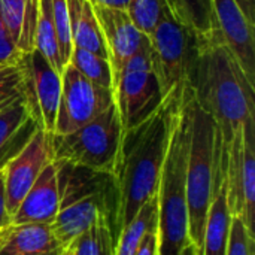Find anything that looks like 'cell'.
<instances>
[{"mask_svg": "<svg viewBox=\"0 0 255 255\" xmlns=\"http://www.w3.org/2000/svg\"><path fill=\"white\" fill-rule=\"evenodd\" d=\"M247 19L255 25V0H235Z\"/></svg>", "mask_w": 255, "mask_h": 255, "instance_id": "obj_33", "label": "cell"}, {"mask_svg": "<svg viewBox=\"0 0 255 255\" xmlns=\"http://www.w3.org/2000/svg\"><path fill=\"white\" fill-rule=\"evenodd\" d=\"M226 255H255L254 232L248 230L242 218L236 215L232 217Z\"/></svg>", "mask_w": 255, "mask_h": 255, "instance_id": "obj_29", "label": "cell"}, {"mask_svg": "<svg viewBox=\"0 0 255 255\" xmlns=\"http://www.w3.org/2000/svg\"><path fill=\"white\" fill-rule=\"evenodd\" d=\"M60 209L57 169L51 161L40 172L36 182L21 200L12 215V224H51Z\"/></svg>", "mask_w": 255, "mask_h": 255, "instance_id": "obj_14", "label": "cell"}, {"mask_svg": "<svg viewBox=\"0 0 255 255\" xmlns=\"http://www.w3.org/2000/svg\"><path fill=\"white\" fill-rule=\"evenodd\" d=\"M7 230V229H6ZM6 230H1L0 232V242H1V239H3V236H4V233H6Z\"/></svg>", "mask_w": 255, "mask_h": 255, "instance_id": "obj_38", "label": "cell"}, {"mask_svg": "<svg viewBox=\"0 0 255 255\" xmlns=\"http://www.w3.org/2000/svg\"><path fill=\"white\" fill-rule=\"evenodd\" d=\"M34 49L39 51L46 61L61 75L63 61L60 54V45L57 37V30L51 12V0H39V16L34 36Z\"/></svg>", "mask_w": 255, "mask_h": 255, "instance_id": "obj_23", "label": "cell"}, {"mask_svg": "<svg viewBox=\"0 0 255 255\" xmlns=\"http://www.w3.org/2000/svg\"><path fill=\"white\" fill-rule=\"evenodd\" d=\"M70 21L72 45L108 58L103 34L91 0H66Z\"/></svg>", "mask_w": 255, "mask_h": 255, "instance_id": "obj_19", "label": "cell"}, {"mask_svg": "<svg viewBox=\"0 0 255 255\" xmlns=\"http://www.w3.org/2000/svg\"><path fill=\"white\" fill-rule=\"evenodd\" d=\"M0 16L21 54L34 49L39 0H0Z\"/></svg>", "mask_w": 255, "mask_h": 255, "instance_id": "obj_18", "label": "cell"}, {"mask_svg": "<svg viewBox=\"0 0 255 255\" xmlns=\"http://www.w3.org/2000/svg\"><path fill=\"white\" fill-rule=\"evenodd\" d=\"M215 33L238 60L247 79L255 87V25L235 0H212Z\"/></svg>", "mask_w": 255, "mask_h": 255, "instance_id": "obj_12", "label": "cell"}, {"mask_svg": "<svg viewBox=\"0 0 255 255\" xmlns=\"http://www.w3.org/2000/svg\"><path fill=\"white\" fill-rule=\"evenodd\" d=\"M182 96L188 108L190 136L185 170L188 206V238L196 255H203V232L212 200L217 169L223 163L221 136L214 118L197 103L193 88L184 85Z\"/></svg>", "mask_w": 255, "mask_h": 255, "instance_id": "obj_4", "label": "cell"}, {"mask_svg": "<svg viewBox=\"0 0 255 255\" xmlns=\"http://www.w3.org/2000/svg\"><path fill=\"white\" fill-rule=\"evenodd\" d=\"M242 221L253 230L255 205V115L244 124V155H242Z\"/></svg>", "mask_w": 255, "mask_h": 255, "instance_id": "obj_21", "label": "cell"}, {"mask_svg": "<svg viewBox=\"0 0 255 255\" xmlns=\"http://www.w3.org/2000/svg\"><path fill=\"white\" fill-rule=\"evenodd\" d=\"M114 99L124 131L145 121L163 103L164 97L152 69L148 37L123 67L114 88Z\"/></svg>", "mask_w": 255, "mask_h": 255, "instance_id": "obj_8", "label": "cell"}, {"mask_svg": "<svg viewBox=\"0 0 255 255\" xmlns=\"http://www.w3.org/2000/svg\"><path fill=\"white\" fill-rule=\"evenodd\" d=\"M51 12L54 25L57 30L58 45H60V54L61 61L66 66L72 52V33H70V21H69V10H67V1L66 0H51Z\"/></svg>", "mask_w": 255, "mask_h": 255, "instance_id": "obj_28", "label": "cell"}, {"mask_svg": "<svg viewBox=\"0 0 255 255\" xmlns=\"http://www.w3.org/2000/svg\"><path fill=\"white\" fill-rule=\"evenodd\" d=\"M181 255H196V250H194V247H193L191 244H188V245L182 250Z\"/></svg>", "mask_w": 255, "mask_h": 255, "instance_id": "obj_35", "label": "cell"}, {"mask_svg": "<svg viewBox=\"0 0 255 255\" xmlns=\"http://www.w3.org/2000/svg\"><path fill=\"white\" fill-rule=\"evenodd\" d=\"M157 245H158L157 229H152L143 236L136 255H157Z\"/></svg>", "mask_w": 255, "mask_h": 255, "instance_id": "obj_31", "label": "cell"}, {"mask_svg": "<svg viewBox=\"0 0 255 255\" xmlns=\"http://www.w3.org/2000/svg\"><path fill=\"white\" fill-rule=\"evenodd\" d=\"M182 88L169 93L158 109L123 133L115 178L121 193L123 227L158 193L170 133Z\"/></svg>", "mask_w": 255, "mask_h": 255, "instance_id": "obj_1", "label": "cell"}, {"mask_svg": "<svg viewBox=\"0 0 255 255\" xmlns=\"http://www.w3.org/2000/svg\"><path fill=\"white\" fill-rule=\"evenodd\" d=\"M114 102V91L91 82L67 63L61 72V93L55 127L51 134L75 131L100 115Z\"/></svg>", "mask_w": 255, "mask_h": 255, "instance_id": "obj_9", "label": "cell"}, {"mask_svg": "<svg viewBox=\"0 0 255 255\" xmlns=\"http://www.w3.org/2000/svg\"><path fill=\"white\" fill-rule=\"evenodd\" d=\"M188 85L197 103L214 118L224 155L247 120L255 115V87L217 33L200 40Z\"/></svg>", "mask_w": 255, "mask_h": 255, "instance_id": "obj_2", "label": "cell"}, {"mask_svg": "<svg viewBox=\"0 0 255 255\" xmlns=\"http://www.w3.org/2000/svg\"><path fill=\"white\" fill-rule=\"evenodd\" d=\"M123 124L115 102L85 126L67 134H49L52 161L117 172Z\"/></svg>", "mask_w": 255, "mask_h": 255, "instance_id": "obj_6", "label": "cell"}, {"mask_svg": "<svg viewBox=\"0 0 255 255\" xmlns=\"http://www.w3.org/2000/svg\"><path fill=\"white\" fill-rule=\"evenodd\" d=\"M157 215H158V197L155 196L139 209L136 217L127 226L123 227L117 239L115 255H136L143 236L149 230L157 229Z\"/></svg>", "mask_w": 255, "mask_h": 255, "instance_id": "obj_22", "label": "cell"}, {"mask_svg": "<svg viewBox=\"0 0 255 255\" xmlns=\"http://www.w3.org/2000/svg\"><path fill=\"white\" fill-rule=\"evenodd\" d=\"M67 63H70L81 75H84L91 82L114 91L112 69L108 58L73 46Z\"/></svg>", "mask_w": 255, "mask_h": 255, "instance_id": "obj_24", "label": "cell"}, {"mask_svg": "<svg viewBox=\"0 0 255 255\" xmlns=\"http://www.w3.org/2000/svg\"><path fill=\"white\" fill-rule=\"evenodd\" d=\"M37 128L40 127L31 117L24 97L0 111V170L22 149Z\"/></svg>", "mask_w": 255, "mask_h": 255, "instance_id": "obj_15", "label": "cell"}, {"mask_svg": "<svg viewBox=\"0 0 255 255\" xmlns=\"http://www.w3.org/2000/svg\"><path fill=\"white\" fill-rule=\"evenodd\" d=\"M60 247L51 224H12L7 227L1 242L0 255H43Z\"/></svg>", "mask_w": 255, "mask_h": 255, "instance_id": "obj_16", "label": "cell"}, {"mask_svg": "<svg viewBox=\"0 0 255 255\" xmlns=\"http://www.w3.org/2000/svg\"><path fill=\"white\" fill-rule=\"evenodd\" d=\"M18 64L22 72V97L37 126L54 133L61 93V75L36 49L21 54Z\"/></svg>", "mask_w": 255, "mask_h": 255, "instance_id": "obj_10", "label": "cell"}, {"mask_svg": "<svg viewBox=\"0 0 255 255\" xmlns=\"http://www.w3.org/2000/svg\"><path fill=\"white\" fill-rule=\"evenodd\" d=\"M22 97V72L16 63L0 64V111Z\"/></svg>", "mask_w": 255, "mask_h": 255, "instance_id": "obj_27", "label": "cell"}, {"mask_svg": "<svg viewBox=\"0 0 255 255\" xmlns=\"http://www.w3.org/2000/svg\"><path fill=\"white\" fill-rule=\"evenodd\" d=\"M232 211L227 199L226 176L212 191L205 232H203V255H226L232 226Z\"/></svg>", "mask_w": 255, "mask_h": 255, "instance_id": "obj_17", "label": "cell"}, {"mask_svg": "<svg viewBox=\"0 0 255 255\" xmlns=\"http://www.w3.org/2000/svg\"><path fill=\"white\" fill-rule=\"evenodd\" d=\"M19 57H21V52L18 51L9 30L6 28L0 16V64L16 63Z\"/></svg>", "mask_w": 255, "mask_h": 255, "instance_id": "obj_30", "label": "cell"}, {"mask_svg": "<svg viewBox=\"0 0 255 255\" xmlns=\"http://www.w3.org/2000/svg\"><path fill=\"white\" fill-rule=\"evenodd\" d=\"M61 253H63V248H58V250H55V251H51V253L43 255H61Z\"/></svg>", "mask_w": 255, "mask_h": 255, "instance_id": "obj_36", "label": "cell"}, {"mask_svg": "<svg viewBox=\"0 0 255 255\" xmlns=\"http://www.w3.org/2000/svg\"><path fill=\"white\" fill-rule=\"evenodd\" d=\"M51 161L49 133L37 128L22 149L3 169L6 208L10 218L40 172Z\"/></svg>", "mask_w": 255, "mask_h": 255, "instance_id": "obj_11", "label": "cell"}, {"mask_svg": "<svg viewBox=\"0 0 255 255\" xmlns=\"http://www.w3.org/2000/svg\"><path fill=\"white\" fill-rule=\"evenodd\" d=\"M169 10L167 0H131L126 9L134 27L146 37L158 27Z\"/></svg>", "mask_w": 255, "mask_h": 255, "instance_id": "obj_26", "label": "cell"}, {"mask_svg": "<svg viewBox=\"0 0 255 255\" xmlns=\"http://www.w3.org/2000/svg\"><path fill=\"white\" fill-rule=\"evenodd\" d=\"M12 226V218L6 208V197H4V176L3 170H0V232L6 230Z\"/></svg>", "mask_w": 255, "mask_h": 255, "instance_id": "obj_32", "label": "cell"}, {"mask_svg": "<svg viewBox=\"0 0 255 255\" xmlns=\"http://www.w3.org/2000/svg\"><path fill=\"white\" fill-rule=\"evenodd\" d=\"M117 238L105 223H96L69 247L73 255H115Z\"/></svg>", "mask_w": 255, "mask_h": 255, "instance_id": "obj_25", "label": "cell"}, {"mask_svg": "<svg viewBox=\"0 0 255 255\" xmlns=\"http://www.w3.org/2000/svg\"><path fill=\"white\" fill-rule=\"evenodd\" d=\"M152 69L163 97L190 82L200 48L199 37L169 10L148 36Z\"/></svg>", "mask_w": 255, "mask_h": 255, "instance_id": "obj_7", "label": "cell"}, {"mask_svg": "<svg viewBox=\"0 0 255 255\" xmlns=\"http://www.w3.org/2000/svg\"><path fill=\"white\" fill-rule=\"evenodd\" d=\"M61 255H73L72 254V250H70V247H66V248H63V253Z\"/></svg>", "mask_w": 255, "mask_h": 255, "instance_id": "obj_37", "label": "cell"}, {"mask_svg": "<svg viewBox=\"0 0 255 255\" xmlns=\"http://www.w3.org/2000/svg\"><path fill=\"white\" fill-rule=\"evenodd\" d=\"M94 12L103 34V40L108 51V60L112 69L114 88L118 76L127 61L139 51L143 36L131 22L127 12L123 9L94 6Z\"/></svg>", "mask_w": 255, "mask_h": 255, "instance_id": "obj_13", "label": "cell"}, {"mask_svg": "<svg viewBox=\"0 0 255 255\" xmlns=\"http://www.w3.org/2000/svg\"><path fill=\"white\" fill-rule=\"evenodd\" d=\"M188 136V108L181 94L157 194V255H181L182 250L191 244L188 238V206L185 193Z\"/></svg>", "mask_w": 255, "mask_h": 255, "instance_id": "obj_5", "label": "cell"}, {"mask_svg": "<svg viewBox=\"0 0 255 255\" xmlns=\"http://www.w3.org/2000/svg\"><path fill=\"white\" fill-rule=\"evenodd\" d=\"M131 0H91L93 6H106V7H115L126 10L128 7Z\"/></svg>", "mask_w": 255, "mask_h": 255, "instance_id": "obj_34", "label": "cell"}, {"mask_svg": "<svg viewBox=\"0 0 255 255\" xmlns=\"http://www.w3.org/2000/svg\"><path fill=\"white\" fill-rule=\"evenodd\" d=\"M172 15L188 27L199 40L215 34V18L212 0H167Z\"/></svg>", "mask_w": 255, "mask_h": 255, "instance_id": "obj_20", "label": "cell"}, {"mask_svg": "<svg viewBox=\"0 0 255 255\" xmlns=\"http://www.w3.org/2000/svg\"><path fill=\"white\" fill-rule=\"evenodd\" d=\"M57 169L60 209L51 223L60 247H69L96 223L109 226L118 239L123 230L121 193L114 173L52 161Z\"/></svg>", "mask_w": 255, "mask_h": 255, "instance_id": "obj_3", "label": "cell"}]
</instances>
